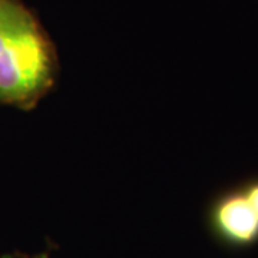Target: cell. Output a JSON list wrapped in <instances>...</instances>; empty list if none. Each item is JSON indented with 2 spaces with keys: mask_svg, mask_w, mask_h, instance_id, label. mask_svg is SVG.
Here are the masks:
<instances>
[{
  "mask_svg": "<svg viewBox=\"0 0 258 258\" xmlns=\"http://www.w3.org/2000/svg\"><path fill=\"white\" fill-rule=\"evenodd\" d=\"M59 78L46 29L22 0H0V105L32 111Z\"/></svg>",
  "mask_w": 258,
  "mask_h": 258,
  "instance_id": "6da1fadb",
  "label": "cell"
},
{
  "mask_svg": "<svg viewBox=\"0 0 258 258\" xmlns=\"http://www.w3.org/2000/svg\"><path fill=\"white\" fill-rule=\"evenodd\" d=\"M208 222L214 235L230 247L247 248L258 242V215L241 186L221 192L212 201Z\"/></svg>",
  "mask_w": 258,
  "mask_h": 258,
  "instance_id": "7a4b0ae2",
  "label": "cell"
},
{
  "mask_svg": "<svg viewBox=\"0 0 258 258\" xmlns=\"http://www.w3.org/2000/svg\"><path fill=\"white\" fill-rule=\"evenodd\" d=\"M241 189H242L244 195L247 197L252 210L258 215V178H252V179L247 181L245 184L241 186Z\"/></svg>",
  "mask_w": 258,
  "mask_h": 258,
  "instance_id": "3957f363",
  "label": "cell"
}]
</instances>
